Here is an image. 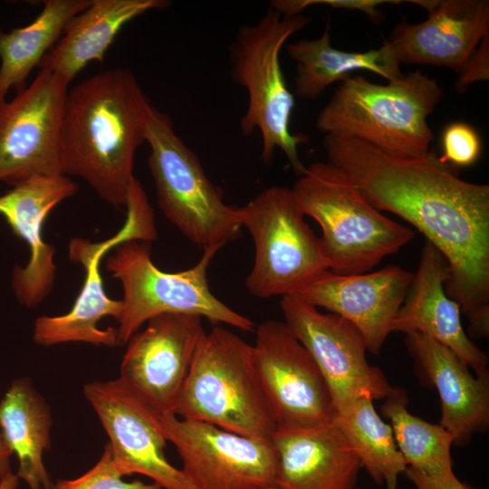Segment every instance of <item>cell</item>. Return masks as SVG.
Wrapping results in <instances>:
<instances>
[{"label":"cell","instance_id":"7a4b0ae2","mask_svg":"<svg viewBox=\"0 0 489 489\" xmlns=\"http://www.w3.org/2000/svg\"><path fill=\"white\" fill-rule=\"evenodd\" d=\"M152 106L124 68L97 73L68 90L60 136L64 175L81 177L110 205L125 206Z\"/></svg>","mask_w":489,"mask_h":489},{"label":"cell","instance_id":"52a82bcc","mask_svg":"<svg viewBox=\"0 0 489 489\" xmlns=\"http://www.w3.org/2000/svg\"><path fill=\"white\" fill-rule=\"evenodd\" d=\"M150 244L123 242L106 262L123 290L122 312L117 321L119 345L126 344L149 320L164 313L196 315L245 332L254 331L252 320L227 306L209 288L207 269L220 247L204 249L199 261L189 269L168 273L152 262Z\"/></svg>","mask_w":489,"mask_h":489},{"label":"cell","instance_id":"4316f807","mask_svg":"<svg viewBox=\"0 0 489 489\" xmlns=\"http://www.w3.org/2000/svg\"><path fill=\"white\" fill-rule=\"evenodd\" d=\"M334 422L375 483L396 489L407 465L397 446L392 428L373 406V400L359 398L337 412Z\"/></svg>","mask_w":489,"mask_h":489},{"label":"cell","instance_id":"e575fe53","mask_svg":"<svg viewBox=\"0 0 489 489\" xmlns=\"http://www.w3.org/2000/svg\"><path fill=\"white\" fill-rule=\"evenodd\" d=\"M18 484L19 477L10 471L0 481V489H17Z\"/></svg>","mask_w":489,"mask_h":489},{"label":"cell","instance_id":"ac0fdd59","mask_svg":"<svg viewBox=\"0 0 489 489\" xmlns=\"http://www.w3.org/2000/svg\"><path fill=\"white\" fill-rule=\"evenodd\" d=\"M427 18L418 24L403 21L387 39L400 63L429 64L460 72L489 34L487 0H415Z\"/></svg>","mask_w":489,"mask_h":489},{"label":"cell","instance_id":"d6a6232c","mask_svg":"<svg viewBox=\"0 0 489 489\" xmlns=\"http://www.w3.org/2000/svg\"><path fill=\"white\" fill-rule=\"evenodd\" d=\"M403 474L417 489H473L459 481L454 474L446 476H430L408 466Z\"/></svg>","mask_w":489,"mask_h":489},{"label":"cell","instance_id":"484cf974","mask_svg":"<svg viewBox=\"0 0 489 489\" xmlns=\"http://www.w3.org/2000/svg\"><path fill=\"white\" fill-rule=\"evenodd\" d=\"M91 0H47L41 13L27 25L0 29V101L11 90L26 86L32 70L61 37L66 24Z\"/></svg>","mask_w":489,"mask_h":489},{"label":"cell","instance_id":"3957f363","mask_svg":"<svg viewBox=\"0 0 489 489\" xmlns=\"http://www.w3.org/2000/svg\"><path fill=\"white\" fill-rule=\"evenodd\" d=\"M442 96L438 82L418 70L386 84L349 77L318 114L316 128L358 139L390 155L422 157L433 141L427 118Z\"/></svg>","mask_w":489,"mask_h":489},{"label":"cell","instance_id":"ffe728a7","mask_svg":"<svg viewBox=\"0 0 489 489\" xmlns=\"http://www.w3.org/2000/svg\"><path fill=\"white\" fill-rule=\"evenodd\" d=\"M449 274L443 254L430 243L422 248L417 270L391 332H419L451 350L476 376L489 374L488 357L465 332L459 304L445 290Z\"/></svg>","mask_w":489,"mask_h":489},{"label":"cell","instance_id":"ba28073f","mask_svg":"<svg viewBox=\"0 0 489 489\" xmlns=\"http://www.w3.org/2000/svg\"><path fill=\"white\" fill-rule=\"evenodd\" d=\"M149 168L159 209L180 233L203 250L222 248L241 235L239 207L224 202L223 190L206 176L172 120L152 106L146 133Z\"/></svg>","mask_w":489,"mask_h":489},{"label":"cell","instance_id":"5b68a950","mask_svg":"<svg viewBox=\"0 0 489 489\" xmlns=\"http://www.w3.org/2000/svg\"><path fill=\"white\" fill-rule=\"evenodd\" d=\"M310 20L302 14L283 15L270 7L257 23L239 28L229 53L231 77L245 89L248 97L240 121L242 133L249 136L260 131L264 162L269 163L279 149L297 176L305 170L298 146L308 137L290 129L294 97L284 80L280 53L285 42Z\"/></svg>","mask_w":489,"mask_h":489},{"label":"cell","instance_id":"f1b7e54d","mask_svg":"<svg viewBox=\"0 0 489 489\" xmlns=\"http://www.w3.org/2000/svg\"><path fill=\"white\" fill-rule=\"evenodd\" d=\"M112 460L108 445L97 464L82 476L72 480H58L52 489H160L156 484L139 480L126 482Z\"/></svg>","mask_w":489,"mask_h":489},{"label":"cell","instance_id":"5bb4252c","mask_svg":"<svg viewBox=\"0 0 489 489\" xmlns=\"http://www.w3.org/2000/svg\"><path fill=\"white\" fill-rule=\"evenodd\" d=\"M157 238L154 216L140 204L127 206L124 225L110 238L91 242L75 237L68 244L69 258L80 264L85 271L81 292L72 309L60 316H40L34 321V340L40 346L50 347L65 342H86L95 346L119 345L117 329L98 327L107 316L119 320L122 302L110 298L103 286L100 271L103 256L120 244L129 240L152 242Z\"/></svg>","mask_w":489,"mask_h":489},{"label":"cell","instance_id":"8d00e7d4","mask_svg":"<svg viewBox=\"0 0 489 489\" xmlns=\"http://www.w3.org/2000/svg\"><path fill=\"white\" fill-rule=\"evenodd\" d=\"M354 489H356V488H354Z\"/></svg>","mask_w":489,"mask_h":489},{"label":"cell","instance_id":"cb8c5ba5","mask_svg":"<svg viewBox=\"0 0 489 489\" xmlns=\"http://www.w3.org/2000/svg\"><path fill=\"white\" fill-rule=\"evenodd\" d=\"M51 427L50 408L31 379H14L0 400V432L18 460L16 475L30 489H52L43 460Z\"/></svg>","mask_w":489,"mask_h":489},{"label":"cell","instance_id":"4fadbf2b","mask_svg":"<svg viewBox=\"0 0 489 489\" xmlns=\"http://www.w3.org/2000/svg\"><path fill=\"white\" fill-rule=\"evenodd\" d=\"M284 323L312 355L321 370L336 409L367 398H386L393 387L366 358L363 336L350 321L323 313L297 295L282 297Z\"/></svg>","mask_w":489,"mask_h":489},{"label":"cell","instance_id":"9a60e30c","mask_svg":"<svg viewBox=\"0 0 489 489\" xmlns=\"http://www.w3.org/2000/svg\"><path fill=\"white\" fill-rule=\"evenodd\" d=\"M83 394L109 436L107 445L122 476L139 474L162 489H193L183 471L166 457L162 414L119 378L87 383Z\"/></svg>","mask_w":489,"mask_h":489},{"label":"cell","instance_id":"1f68e13d","mask_svg":"<svg viewBox=\"0 0 489 489\" xmlns=\"http://www.w3.org/2000/svg\"><path fill=\"white\" fill-rule=\"evenodd\" d=\"M401 1L387 0H304L306 8L312 5H326L335 8L357 10L366 14L375 24L383 21V14L378 6L385 3L398 4Z\"/></svg>","mask_w":489,"mask_h":489},{"label":"cell","instance_id":"7c38bea8","mask_svg":"<svg viewBox=\"0 0 489 489\" xmlns=\"http://www.w3.org/2000/svg\"><path fill=\"white\" fill-rule=\"evenodd\" d=\"M254 360L276 427H305L332 422L337 415L330 390L306 348L284 322L255 327Z\"/></svg>","mask_w":489,"mask_h":489},{"label":"cell","instance_id":"8fae6325","mask_svg":"<svg viewBox=\"0 0 489 489\" xmlns=\"http://www.w3.org/2000/svg\"><path fill=\"white\" fill-rule=\"evenodd\" d=\"M167 440L182 461L193 489H262L276 485L279 464L271 440L215 425L161 415Z\"/></svg>","mask_w":489,"mask_h":489},{"label":"cell","instance_id":"74e56055","mask_svg":"<svg viewBox=\"0 0 489 489\" xmlns=\"http://www.w3.org/2000/svg\"><path fill=\"white\" fill-rule=\"evenodd\" d=\"M160 489H162V488H160Z\"/></svg>","mask_w":489,"mask_h":489},{"label":"cell","instance_id":"d4e9b609","mask_svg":"<svg viewBox=\"0 0 489 489\" xmlns=\"http://www.w3.org/2000/svg\"><path fill=\"white\" fill-rule=\"evenodd\" d=\"M288 55L296 62L294 94L314 100L335 82H343L358 70L372 72L388 82L403 75L400 62L387 39L379 49L346 52L331 44L330 25L321 37L302 39L286 45Z\"/></svg>","mask_w":489,"mask_h":489},{"label":"cell","instance_id":"44dd1931","mask_svg":"<svg viewBox=\"0 0 489 489\" xmlns=\"http://www.w3.org/2000/svg\"><path fill=\"white\" fill-rule=\"evenodd\" d=\"M281 489H354L360 462L334 420L276 427L271 436Z\"/></svg>","mask_w":489,"mask_h":489},{"label":"cell","instance_id":"f546056e","mask_svg":"<svg viewBox=\"0 0 489 489\" xmlns=\"http://www.w3.org/2000/svg\"><path fill=\"white\" fill-rule=\"evenodd\" d=\"M442 163L452 167H467L475 163L481 153V139L476 130L465 122L446 126L442 135Z\"/></svg>","mask_w":489,"mask_h":489},{"label":"cell","instance_id":"30bf717a","mask_svg":"<svg viewBox=\"0 0 489 489\" xmlns=\"http://www.w3.org/2000/svg\"><path fill=\"white\" fill-rule=\"evenodd\" d=\"M69 84L39 70L10 101H0V182L14 187L37 176L64 175L60 143Z\"/></svg>","mask_w":489,"mask_h":489},{"label":"cell","instance_id":"277c9868","mask_svg":"<svg viewBox=\"0 0 489 489\" xmlns=\"http://www.w3.org/2000/svg\"><path fill=\"white\" fill-rule=\"evenodd\" d=\"M292 190L303 215L321 226L322 249L333 273H368L414 238L412 230L373 207L328 161L305 167Z\"/></svg>","mask_w":489,"mask_h":489},{"label":"cell","instance_id":"8992f818","mask_svg":"<svg viewBox=\"0 0 489 489\" xmlns=\"http://www.w3.org/2000/svg\"><path fill=\"white\" fill-rule=\"evenodd\" d=\"M173 414L242 436L271 440L276 426L260 385L253 345L221 326L206 332Z\"/></svg>","mask_w":489,"mask_h":489},{"label":"cell","instance_id":"603a6c76","mask_svg":"<svg viewBox=\"0 0 489 489\" xmlns=\"http://www.w3.org/2000/svg\"><path fill=\"white\" fill-rule=\"evenodd\" d=\"M168 5L165 0H91L69 21L39 67L58 75L70 85L88 63L103 60L126 24L148 11Z\"/></svg>","mask_w":489,"mask_h":489},{"label":"cell","instance_id":"e0dca14e","mask_svg":"<svg viewBox=\"0 0 489 489\" xmlns=\"http://www.w3.org/2000/svg\"><path fill=\"white\" fill-rule=\"evenodd\" d=\"M413 273L396 265L374 273L340 274L330 270L293 294L354 325L377 355L408 292Z\"/></svg>","mask_w":489,"mask_h":489},{"label":"cell","instance_id":"d6986e66","mask_svg":"<svg viewBox=\"0 0 489 489\" xmlns=\"http://www.w3.org/2000/svg\"><path fill=\"white\" fill-rule=\"evenodd\" d=\"M77 191L66 175L37 176L0 196V215L13 232L27 244L29 261L13 273L12 286L20 303L34 307L52 290L56 267L55 248L43 239V225L49 213Z\"/></svg>","mask_w":489,"mask_h":489},{"label":"cell","instance_id":"2e32d148","mask_svg":"<svg viewBox=\"0 0 489 489\" xmlns=\"http://www.w3.org/2000/svg\"><path fill=\"white\" fill-rule=\"evenodd\" d=\"M127 342L119 379L160 414L173 413L198 345L202 318L164 313Z\"/></svg>","mask_w":489,"mask_h":489},{"label":"cell","instance_id":"6da1fadb","mask_svg":"<svg viewBox=\"0 0 489 489\" xmlns=\"http://www.w3.org/2000/svg\"><path fill=\"white\" fill-rule=\"evenodd\" d=\"M327 161L377 210L421 232L447 263L445 290L466 315L468 332L489 334V186L461 179L434 152L404 158L341 134H325Z\"/></svg>","mask_w":489,"mask_h":489},{"label":"cell","instance_id":"7402d4cb","mask_svg":"<svg viewBox=\"0 0 489 489\" xmlns=\"http://www.w3.org/2000/svg\"><path fill=\"white\" fill-rule=\"evenodd\" d=\"M407 346L441 404L440 426L464 446L489 426V374L474 376L451 350L419 332L406 334Z\"/></svg>","mask_w":489,"mask_h":489},{"label":"cell","instance_id":"4dcf8cb0","mask_svg":"<svg viewBox=\"0 0 489 489\" xmlns=\"http://www.w3.org/2000/svg\"><path fill=\"white\" fill-rule=\"evenodd\" d=\"M489 80V34L479 43L464 68L459 72L455 89L458 93L465 92L473 83Z\"/></svg>","mask_w":489,"mask_h":489},{"label":"cell","instance_id":"d590c367","mask_svg":"<svg viewBox=\"0 0 489 489\" xmlns=\"http://www.w3.org/2000/svg\"><path fill=\"white\" fill-rule=\"evenodd\" d=\"M262 489H281V488L279 486H277V485H272V486H268V487L262 488Z\"/></svg>","mask_w":489,"mask_h":489},{"label":"cell","instance_id":"83f0119b","mask_svg":"<svg viewBox=\"0 0 489 489\" xmlns=\"http://www.w3.org/2000/svg\"><path fill=\"white\" fill-rule=\"evenodd\" d=\"M385 399L381 413L391 422L395 442L407 466L430 476L454 474L451 435L440 425L409 413L404 389L393 387Z\"/></svg>","mask_w":489,"mask_h":489},{"label":"cell","instance_id":"9c48e42d","mask_svg":"<svg viewBox=\"0 0 489 489\" xmlns=\"http://www.w3.org/2000/svg\"><path fill=\"white\" fill-rule=\"evenodd\" d=\"M239 212L255 250L245 278L250 295H293L329 270L321 239L305 222L292 188L269 187Z\"/></svg>","mask_w":489,"mask_h":489},{"label":"cell","instance_id":"836d02e7","mask_svg":"<svg viewBox=\"0 0 489 489\" xmlns=\"http://www.w3.org/2000/svg\"><path fill=\"white\" fill-rule=\"evenodd\" d=\"M13 455L0 432V481L11 471L10 457Z\"/></svg>","mask_w":489,"mask_h":489}]
</instances>
